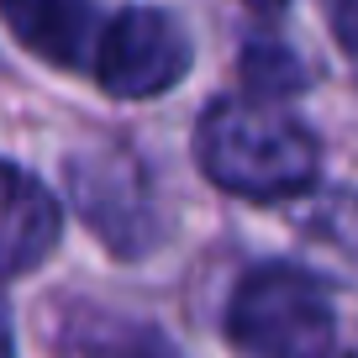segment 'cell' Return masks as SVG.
Returning a JSON list of instances; mask_svg holds the SVG:
<instances>
[{
	"label": "cell",
	"instance_id": "cell-3",
	"mask_svg": "<svg viewBox=\"0 0 358 358\" xmlns=\"http://www.w3.org/2000/svg\"><path fill=\"white\" fill-rule=\"evenodd\" d=\"M190 74V37L153 6H127L95 37V85L111 101H153Z\"/></svg>",
	"mask_w": 358,
	"mask_h": 358
},
{
	"label": "cell",
	"instance_id": "cell-10",
	"mask_svg": "<svg viewBox=\"0 0 358 358\" xmlns=\"http://www.w3.org/2000/svg\"><path fill=\"white\" fill-rule=\"evenodd\" d=\"M248 6H258V11H280L285 0H248Z\"/></svg>",
	"mask_w": 358,
	"mask_h": 358
},
{
	"label": "cell",
	"instance_id": "cell-7",
	"mask_svg": "<svg viewBox=\"0 0 358 358\" xmlns=\"http://www.w3.org/2000/svg\"><path fill=\"white\" fill-rule=\"evenodd\" d=\"M306 69L295 64L290 48L280 43H248L243 53V85L258 95V106H274V101H290L295 90H306Z\"/></svg>",
	"mask_w": 358,
	"mask_h": 358
},
{
	"label": "cell",
	"instance_id": "cell-2",
	"mask_svg": "<svg viewBox=\"0 0 358 358\" xmlns=\"http://www.w3.org/2000/svg\"><path fill=\"white\" fill-rule=\"evenodd\" d=\"M227 343L243 358H332L337 301L311 268L258 264L227 301Z\"/></svg>",
	"mask_w": 358,
	"mask_h": 358
},
{
	"label": "cell",
	"instance_id": "cell-9",
	"mask_svg": "<svg viewBox=\"0 0 358 358\" xmlns=\"http://www.w3.org/2000/svg\"><path fill=\"white\" fill-rule=\"evenodd\" d=\"M0 358H16L11 353V327H6V311H0Z\"/></svg>",
	"mask_w": 358,
	"mask_h": 358
},
{
	"label": "cell",
	"instance_id": "cell-5",
	"mask_svg": "<svg viewBox=\"0 0 358 358\" xmlns=\"http://www.w3.org/2000/svg\"><path fill=\"white\" fill-rule=\"evenodd\" d=\"M64 237V211L58 201L22 174L16 164L0 158V274H32Z\"/></svg>",
	"mask_w": 358,
	"mask_h": 358
},
{
	"label": "cell",
	"instance_id": "cell-8",
	"mask_svg": "<svg viewBox=\"0 0 358 358\" xmlns=\"http://www.w3.org/2000/svg\"><path fill=\"white\" fill-rule=\"evenodd\" d=\"M327 16H332V32H337V48L353 53L358 37H353V0H327Z\"/></svg>",
	"mask_w": 358,
	"mask_h": 358
},
{
	"label": "cell",
	"instance_id": "cell-1",
	"mask_svg": "<svg viewBox=\"0 0 358 358\" xmlns=\"http://www.w3.org/2000/svg\"><path fill=\"white\" fill-rule=\"evenodd\" d=\"M195 153L222 190L248 201L301 195L322 174V143L280 106H258L248 95H222L216 106H206Z\"/></svg>",
	"mask_w": 358,
	"mask_h": 358
},
{
	"label": "cell",
	"instance_id": "cell-4",
	"mask_svg": "<svg viewBox=\"0 0 358 358\" xmlns=\"http://www.w3.org/2000/svg\"><path fill=\"white\" fill-rule=\"evenodd\" d=\"M69 190H74V206L85 211V222L116 253H143L153 243V232H148L153 227L148 222V185L127 148L106 143V148L69 158Z\"/></svg>",
	"mask_w": 358,
	"mask_h": 358
},
{
	"label": "cell",
	"instance_id": "cell-6",
	"mask_svg": "<svg viewBox=\"0 0 358 358\" xmlns=\"http://www.w3.org/2000/svg\"><path fill=\"white\" fill-rule=\"evenodd\" d=\"M0 22L43 64L74 69L95 37V6L90 0H0Z\"/></svg>",
	"mask_w": 358,
	"mask_h": 358
}]
</instances>
